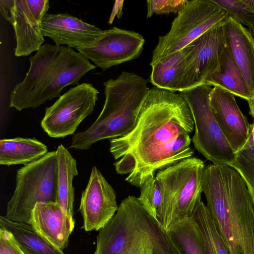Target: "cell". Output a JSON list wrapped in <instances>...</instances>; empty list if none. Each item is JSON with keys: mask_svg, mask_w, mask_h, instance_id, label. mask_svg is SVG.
Instances as JSON below:
<instances>
[{"mask_svg": "<svg viewBox=\"0 0 254 254\" xmlns=\"http://www.w3.org/2000/svg\"><path fill=\"white\" fill-rule=\"evenodd\" d=\"M206 207L231 254H254V201L240 174L226 165L205 167Z\"/></svg>", "mask_w": 254, "mask_h": 254, "instance_id": "cell-2", "label": "cell"}, {"mask_svg": "<svg viewBox=\"0 0 254 254\" xmlns=\"http://www.w3.org/2000/svg\"><path fill=\"white\" fill-rule=\"evenodd\" d=\"M212 86L203 84L180 92L187 102L194 124L195 148L213 164L232 168L236 153L212 114L209 102Z\"/></svg>", "mask_w": 254, "mask_h": 254, "instance_id": "cell-8", "label": "cell"}, {"mask_svg": "<svg viewBox=\"0 0 254 254\" xmlns=\"http://www.w3.org/2000/svg\"><path fill=\"white\" fill-rule=\"evenodd\" d=\"M235 96L222 88L214 86L210 94L209 102L216 122L236 153L247 142L252 124L240 110Z\"/></svg>", "mask_w": 254, "mask_h": 254, "instance_id": "cell-15", "label": "cell"}, {"mask_svg": "<svg viewBox=\"0 0 254 254\" xmlns=\"http://www.w3.org/2000/svg\"><path fill=\"white\" fill-rule=\"evenodd\" d=\"M30 224L53 245L64 250L68 245L74 224L56 202H37L31 215Z\"/></svg>", "mask_w": 254, "mask_h": 254, "instance_id": "cell-17", "label": "cell"}, {"mask_svg": "<svg viewBox=\"0 0 254 254\" xmlns=\"http://www.w3.org/2000/svg\"><path fill=\"white\" fill-rule=\"evenodd\" d=\"M56 151L58 166V192L57 202L71 222L73 218L74 188L72 182L78 175L77 163L68 150L62 144Z\"/></svg>", "mask_w": 254, "mask_h": 254, "instance_id": "cell-19", "label": "cell"}, {"mask_svg": "<svg viewBox=\"0 0 254 254\" xmlns=\"http://www.w3.org/2000/svg\"><path fill=\"white\" fill-rule=\"evenodd\" d=\"M210 0H189L173 21L169 31L159 37L150 63L152 65L182 50L214 26L229 17Z\"/></svg>", "mask_w": 254, "mask_h": 254, "instance_id": "cell-7", "label": "cell"}, {"mask_svg": "<svg viewBox=\"0 0 254 254\" xmlns=\"http://www.w3.org/2000/svg\"><path fill=\"white\" fill-rule=\"evenodd\" d=\"M152 244L148 231L147 222L146 229L120 254H152Z\"/></svg>", "mask_w": 254, "mask_h": 254, "instance_id": "cell-31", "label": "cell"}, {"mask_svg": "<svg viewBox=\"0 0 254 254\" xmlns=\"http://www.w3.org/2000/svg\"><path fill=\"white\" fill-rule=\"evenodd\" d=\"M99 93L88 83L70 88L46 108L41 122L44 131L53 138L74 134L81 122L93 112Z\"/></svg>", "mask_w": 254, "mask_h": 254, "instance_id": "cell-9", "label": "cell"}, {"mask_svg": "<svg viewBox=\"0 0 254 254\" xmlns=\"http://www.w3.org/2000/svg\"><path fill=\"white\" fill-rule=\"evenodd\" d=\"M47 146L35 138L17 137L0 140V164L26 165L48 153Z\"/></svg>", "mask_w": 254, "mask_h": 254, "instance_id": "cell-20", "label": "cell"}, {"mask_svg": "<svg viewBox=\"0 0 254 254\" xmlns=\"http://www.w3.org/2000/svg\"><path fill=\"white\" fill-rule=\"evenodd\" d=\"M49 8L48 0H14L7 21L14 31L15 56H27L43 45L41 23Z\"/></svg>", "mask_w": 254, "mask_h": 254, "instance_id": "cell-13", "label": "cell"}, {"mask_svg": "<svg viewBox=\"0 0 254 254\" xmlns=\"http://www.w3.org/2000/svg\"><path fill=\"white\" fill-rule=\"evenodd\" d=\"M138 200L145 210L159 221L163 204V191L156 177L146 180L140 187Z\"/></svg>", "mask_w": 254, "mask_h": 254, "instance_id": "cell-27", "label": "cell"}, {"mask_svg": "<svg viewBox=\"0 0 254 254\" xmlns=\"http://www.w3.org/2000/svg\"><path fill=\"white\" fill-rule=\"evenodd\" d=\"M205 167L202 160L190 157L157 174L163 196L159 222L166 230L176 221L191 216L201 199Z\"/></svg>", "mask_w": 254, "mask_h": 254, "instance_id": "cell-5", "label": "cell"}, {"mask_svg": "<svg viewBox=\"0 0 254 254\" xmlns=\"http://www.w3.org/2000/svg\"><path fill=\"white\" fill-rule=\"evenodd\" d=\"M232 168L244 180L254 201V137L251 131L245 145L236 153Z\"/></svg>", "mask_w": 254, "mask_h": 254, "instance_id": "cell-26", "label": "cell"}, {"mask_svg": "<svg viewBox=\"0 0 254 254\" xmlns=\"http://www.w3.org/2000/svg\"><path fill=\"white\" fill-rule=\"evenodd\" d=\"M0 227L9 232L25 254H64L37 233L31 224L0 216Z\"/></svg>", "mask_w": 254, "mask_h": 254, "instance_id": "cell-22", "label": "cell"}, {"mask_svg": "<svg viewBox=\"0 0 254 254\" xmlns=\"http://www.w3.org/2000/svg\"><path fill=\"white\" fill-rule=\"evenodd\" d=\"M0 254H25L12 234L0 227Z\"/></svg>", "mask_w": 254, "mask_h": 254, "instance_id": "cell-32", "label": "cell"}, {"mask_svg": "<svg viewBox=\"0 0 254 254\" xmlns=\"http://www.w3.org/2000/svg\"><path fill=\"white\" fill-rule=\"evenodd\" d=\"M57 159L54 151L17 170L15 188L7 202L5 216L15 222L30 224L36 203L57 202Z\"/></svg>", "mask_w": 254, "mask_h": 254, "instance_id": "cell-6", "label": "cell"}, {"mask_svg": "<svg viewBox=\"0 0 254 254\" xmlns=\"http://www.w3.org/2000/svg\"><path fill=\"white\" fill-rule=\"evenodd\" d=\"M191 218L201 235L205 254H231L201 199L197 203Z\"/></svg>", "mask_w": 254, "mask_h": 254, "instance_id": "cell-24", "label": "cell"}, {"mask_svg": "<svg viewBox=\"0 0 254 254\" xmlns=\"http://www.w3.org/2000/svg\"><path fill=\"white\" fill-rule=\"evenodd\" d=\"M243 1L249 9L254 13V0H243Z\"/></svg>", "mask_w": 254, "mask_h": 254, "instance_id": "cell-35", "label": "cell"}, {"mask_svg": "<svg viewBox=\"0 0 254 254\" xmlns=\"http://www.w3.org/2000/svg\"><path fill=\"white\" fill-rule=\"evenodd\" d=\"M118 208L115 191L99 170L93 166L81 197L79 210L83 228L86 231L100 230L112 219Z\"/></svg>", "mask_w": 254, "mask_h": 254, "instance_id": "cell-14", "label": "cell"}, {"mask_svg": "<svg viewBox=\"0 0 254 254\" xmlns=\"http://www.w3.org/2000/svg\"><path fill=\"white\" fill-rule=\"evenodd\" d=\"M148 81L127 71L105 81V100L100 114L88 129L73 135L69 148L87 150L98 141L118 138L130 132L147 96Z\"/></svg>", "mask_w": 254, "mask_h": 254, "instance_id": "cell-4", "label": "cell"}, {"mask_svg": "<svg viewBox=\"0 0 254 254\" xmlns=\"http://www.w3.org/2000/svg\"><path fill=\"white\" fill-rule=\"evenodd\" d=\"M145 39L139 33L116 26L104 31L93 43L76 49L103 71L137 58Z\"/></svg>", "mask_w": 254, "mask_h": 254, "instance_id": "cell-12", "label": "cell"}, {"mask_svg": "<svg viewBox=\"0 0 254 254\" xmlns=\"http://www.w3.org/2000/svg\"><path fill=\"white\" fill-rule=\"evenodd\" d=\"M204 84L222 88L235 96L247 100L248 102L253 100L228 46L223 53L220 69L210 75Z\"/></svg>", "mask_w": 254, "mask_h": 254, "instance_id": "cell-21", "label": "cell"}, {"mask_svg": "<svg viewBox=\"0 0 254 254\" xmlns=\"http://www.w3.org/2000/svg\"><path fill=\"white\" fill-rule=\"evenodd\" d=\"M194 128L190 108L175 92L149 89L132 129L110 140V152L119 174L140 188L156 171L192 157L190 133Z\"/></svg>", "mask_w": 254, "mask_h": 254, "instance_id": "cell-1", "label": "cell"}, {"mask_svg": "<svg viewBox=\"0 0 254 254\" xmlns=\"http://www.w3.org/2000/svg\"><path fill=\"white\" fill-rule=\"evenodd\" d=\"M124 0H116L110 17L108 23L111 24L114 21L115 17H117L120 18L123 14V7Z\"/></svg>", "mask_w": 254, "mask_h": 254, "instance_id": "cell-33", "label": "cell"}, {"mask_svg": "<svg viewBox=\"0 0 254 254\" xmlns=\"http://www.w3.org/2000/svg\"><path fill=\"white\" fill-rule=\"evenodd\" d=\"M29 60L25 77L10 95L9 107L18 111L36 108L48 100L59 98L64 88L78 85L83 76L96 67L72 48L47 43Z\"/></svg>", "mask_w": 254, "mask_h": 254, "instance_id": "cell-3", "label": "cell"}, {"mask_svg": "<svg viewBox=\"0 0 254 254\" xmlns=\"http://www.w3.org/2000/svg\"><path fill=\"white\" fill-rule=\"evenodd\" d=\"M167 231L181 254H205L201 235L191 217L176 221Z\"/></svg>", "mask_w": 254, "mask_h": 254, "instance_id": "cell-25", "label": "cell"}, {"mask_svg": "<svg viewBox=\"0 0 254 254\" xmlns=\"http://www.w3.org/2000/svg\"><path fill=\"white\" fill-rule=\"evenodd\" d=\"M225 27L228 47L253 100L254 46L252 38L247 28L231 17L225 22Z\"/></svg>", "mask_w": 254, "mask_h": 254, "instance_id": "cell-18", "label": "cell"}, {"mask_svg": "<svg viewBox=\"0 0 254 254\" xmlns=\"http://www.w3.org/2000/svg\"><path fill=\"white\" fill-rule=\"evenodd\" d=\"M188 0H148L147 1V18L154 14L178 13L183 9Z\"/></svg>", "mask_w": 254, "mask_h": 254, "instance_id": "cell-30", "label": "cell"}, {"mask_svg": "<svg viewBox=\"0 0 254 254\" xmlns=\"http://www.w3.org/2000/svg\"><path fill=\"white\" fill-rule=\"evenodd\" d=\"M147 227L146 210L137 197L127 196L112 219L99 230L94 254H120Z\"/></svg>", "mask_w": 254, "mask_h": 254, "instance_id": "cell-11", "label": "cell"}, {"mask_svg": "<svg viewBox=\"0 0 254 254\" xmlns=\"http://www.w3.org/2000/svg\"><path fill=\"white\" fill-rule=\"evenodd\" d=\"M41 30L43 36L51 38L56 45L76 49L93 43L105 31L64 13H46L42 20Z\"/></svg>", "mask_w": 254, "mask_h": 254, "instance_id": "cell-16", "label": "cell"}, {"mask_svg": "<svg viewBox=\"0 0 254 254\" xmlns=\"http://www.w3.org/2000/svg\"><path fill=\"white\" fill-rule=\"evenodd\" d=\"M146 216L153 246L152 254H181L167 230L147 211Z\"/></svg>", "mask_w": 254, "mask_h": 254, "instance_id": "cell-28", "label": "cell"}, {"mask_svg": "<svg viewBox=\"0 0 254 254\" xmlns=\"http://www.w3.org/2000/svg\"><path fill=\"white\" fill-rule=\"evenodd\" d=\"M226 22L211 27L185 47L187 54L182 91L204 84L210 75L220 69L223 53L228 46Z\"/></svg>", "mask_w": 254, "mask_h": 254, "instance_id": "cell-10", "label": "cell"}, {"mask_svg": "<svg viewBox=\"0 0 254 254\" xmlns=\"http://www.w3.org/2000/svg\"><path fill=\"white\" fill-rule=\"evenodd\" d=\"M211 1L226 11L229 16L248 27L254 26V13L243 0H210Z\"/></svg>", "mask_w": 254, "mask_h": 254, "instance_id": "cell-29", "label": "cell"}, {"mask_svg": "<svg viewBox=\"0 0 254 254\" xmlns=\"http://www.w3.org/2000/svg\"><path fill=\"white\" fill-rule=\"evenodd\" d=\"M186 47L151 65L150 82L156 87L174 92L182 91L185 70Z\"/></svg>", "mask_w": 254, "mask_h": 254, "instance_id": "cell-23", "label": "cell"}, {"mask_svg": "<svg viewBox=\"0 0 254 254\" xmlns=\"http://www.w3.org/2000/svg\"><path fill=\"white\" fill-rule=\"evenodd\" d=\"M247 29L252 38L254 46V26L248 27ZM248 104L250 108L249 113L254 118V98L252 101L248 102Z\"/></svg>", "mask_w": 254, "mask_h": 254, "instance_id": "cell-34", "label": "cell"}]
</instances>
